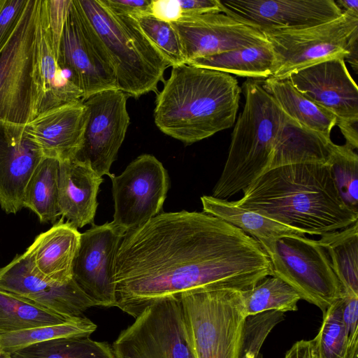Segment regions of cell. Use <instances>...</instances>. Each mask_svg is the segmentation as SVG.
<instances>
[{
  "label": "cell",
  "instance_id": "cell-9",
  "mask_svg": "<svg viewBox=\"0 0 358 358\" xmlns=\"http://www.w3.org/2000/svg\"><path fill=\"white\" fill-rule=\"evenodd\" d=\"M112 348L115 358H194L179 296L147 306Z\"/></svg>",
  "mask_w": 358,
  "mask_h": 358
},
{
  "label": "cell",
  "instance_id": "cell-36",
  "mask_svg": "<svg viewBox=\"0 0 358 358\" xmlns=\"http://www.w3.org/2000/svg\"><path fill=\"white\" fill-rule=\"evenodd\" d=\"M314 339L320 358H348V341L340 299L323 313L322 325Z\"/></svg>",
  "mask_w": 358,
  "mask_h": 358
},
{
  "label": "cell",
  "instance_id": "cell-29",
  "mask_svg": "<svg viewBox=\"0 0 358 358\" xmlns=\"http://www.w3.org/2000/svg\"><path fill=\"white\" fill-rule=\"evenodd\" d=\"M72 319L45 309L24 298L0 290V334L62 324Z\"/></svg>",
  "mask_w": 358,
  "mask_h": 358
},
{
  "label": "cell",
  "instance_id": "cell-43",
  "mask_svg": "<svg viewBox=\"0 0 358 358\" xmlns=\"http://www.w3.org/2000/svg\"><path fill=\"white\" fill-rule=\"evenodd\" d=\"M178 3L182 16L222 13L220 0H178Z\"/></svg>",
  "mask_w": 358,
  "mask_h": 358
},
{
  "label": "cell",
  "instance_id": "cell-33",
  "mask_svg": "<svg viewBox=\"0 0 358 358\" xmlns=\"http://www.w3.org/2000/svg\"><path fill=\"white\" fill-rule=\"evenodd\" d=\"M24 299L69 318L80 317L87 309L97 306L73 278Z\"/></svg>",
  "mask_w": 358,
  "mask_h": 358
},
{
  "label": "cell",
  "instance_id": "cell-31",
  "mask_svg": "<svg viewBox=\"0 0 358 358\" xmlns=\"http://www.w3.org/2000/svg\"><path fill=\"white\" fill-rule=\"evenodd\" d=\"M96 327L90 319L80 316L62 324L1 334L0 351L11 354L29 345L49 340L75 336H90Z\"/></svg>",
  "mask_w": 358,
  "mask_h": 358
},
{
  "label": "cell",
  "instance_id": "cell-20",
  "mask_svg": "<svg viewBox=\"0 0 358 358\" xmlns=\"http://www.w3.org/2000/svg\"><path fill=\"white\" fill-rule=\"evenodd\" d=\"M103 178L75 159L59 162L58 206L60 215L76 228L93 224L97 195Z\"/></svg>",
  "mask_w": 358,
  "mask_h": 358
},
{
  "label": "cell",
  "instance_id": "cell-11",
  "mask_svg": "<svg viewBox=\"0 0 358 358\" xmlns=\"http://www.w3.org/2000/svg\"><path fill=\"white\" fill-rule=\"evenodd\" d=\"M57 62L82 92L83 100L101 91L118 89L114 64L77 0L71 1Z\"/></svg>",
  "mask_w": 358,
  "mask_h": 358
},
{
  "label": "cell",
  "instance_id": "cell-12",
  "mask_svg": "<svg viewBox=\"0 0 358 358\" xmlns=\"http://www.w3.org/2000/svg\"><path fill=\"white\" fill-rule=\"evenodd\" d=\"M109 177L115 210L112 222L126 233L162 212L170 182L167 171L155 156L143 154L121 174Z\"/></svg>",
  "mask_w": 358,
  "mask_h": 358
},
{
  "label": "cell",
  "instance_id": "cell-10",
  "mask_svg": "<svg viewBox=\"0 0 358 358\" xmlns=\"http://www.w3.org/2000/svg\"><path fill=\"white\" fill-rule=\"evenodd\" d=\"M357 29L358 16L343 12L334 20L310 27L262 31L275 55L271 78L285 79L327 59H345L348 39Z\"/></svg>",
  "mask_w": 358,
  "mask_h": 358
},
{
  "label": "cell",
  "instance_id": "cell-15",
  "mask_svg": "<svg viewBox=\"0 0 358 358\" xmlns=\"http://www.w3.org/2000/svg\"><path fill=\"white\" fill-rule=\"evenodd\" d=\"M222 13L259 31L310 27L339 17L334 0H220Z\"/></svg>",
  "mask_w": 358,
  "mask_h": 358
},
{
  "label": "cell",
  "instance_id": "cell-38",
  "mask_svg": "<svg viewBox=\"0 0 358 358\" xmlns=\"http://www.w3.org/2000/svg\"><path fill=\"white\" fill-rule=\"evenodd\" d=\"M52 47L57 60L60 41L71 0H45Z\"/></svg>",
  "mask_w": 358,
  "mask_h": 358
},
{
  "label": "cell",
  "instance_id": "cell-25",
  "mask_svg": "<svg viewBox=\"0 0 358 358\" xmlns=\"http://www.w3.org/2000/svg\"><path fill=\"white\" fill-rule=\"evenodd\" d=\"M274 64L275 55L268 42L197 58L187 64L247 78L265 80L271 77Z\"/></svg>",
  "mask_w": 358,
  "mask_h": 358
},
{
  "label": "cell",
  "instance_id": "cell-7",
  "mask_svg": "<svg viewBox=\"0 0 358 358\" xmlns=\"http://www.w3.org/2000/svg\"><path fill=\"white\" fill-rule=\"evenodd\" d=\"M178 296L194 358H238L247 317L241 291L196 288Z\"/></svg>",
  "mask_w": 358,
  "mask_h": 358
},
{
  "label": "cell",
  "instance_id": "cell-41",
  "mask_svg": "<svg viewBox=\"0 0 358 358\" xmlns=\"http://www.w3.org/2000/svg\"><path fill=\"white\" fill-rule=\"evenodd\" d=\"M103 3L113 13L139 17L150 15L151 0H102Z\"/></svg>",
  "mask_w": 358,
  "mask_h": 358
},
{
  "label": "cell",
  "instance_id": "cell-28",
  "mask_svg": "<svg viewBox=\"0 0 358 358\" xmlns=\"http://www.w3.org/2000/svg\"><path fill=\"white\" fill-rule=\"evenodd\" d=\"M13 358H115L106 342L75 336L35 343L10 354Z\"/></svg>",
  "mask_w": 358,
  "mask_h": 358
},
{
  "label": "cell",
  "instance_id": "cell-3",
  "mask_svg": "<svg viewBox=\"0 0 358 358\" xmlns=\"http://www.w3.org/2000/svg\"><path fill=\"white\" fill-rule=\"evenodd\" d=\"M241 92L230 74L187 64L172 66L156 97L155 123L191 145L234 125Z\"/></svg>",
  "mask_w": 358,
  "mask_h": 358
},
{
  "label": "cell",
  "instance_id": "cell-16",
  "mask_svg": "<svg viewBox=\"0 0 358 358\" xmlns=\"http://www.w3.org/2000/svg\"><path fill=\"white\" fill-rule=\"evenodd\" d=\"M171 24L180 38L186 64L197 58L268 43L261 31L224 13L185 15Z\"/></svg>",
  "mask_w": 358,
  "mask_h": 358
},
{
  "label": "cell",
  "instance_id": "cell-46",
  "mask_svg": "<svg viewBox=\"0 0 358 358\" xmlns=\"http://www.w3.org/2000/svg\"><path fill=\"white\" fill-rule=\"evenodd\" d=\"M335 2L343 12L358 16V0H338Z\"/></svg>",
  "mask_w": 358,
  "mask_h": 358
},
{
  "label": "cell",
  "instance_id": "cell-21",
  "mask_svg": "<svg viewBox=\"0 0 358 358\" xmlns=\"http://www.w3.org/2000/svg\"><path fill=\"white\" fill-rule=\"evenodd\" d=\"M38 97L36 116L69 102L82 101V92L57 62L49 29L45 1L41 0L38 26Z\"/></svg>",
  "mask_w": 358,
  "mask_h": 358
},
{
  "label": "cell",
  "instance_id": "cell-34",
  "mask_svg": "<svg viewBox=\"0 0 358 358\" xmlns=\"http://www.w3.org/2000/svg\"><path fill=\"white\" fill-rule=\"evenodd\" d=\"M345 205L358 213V155L349 145H335L327 163Z\"/></svg>",
  "mask_w": 358,
  "mask_h": 358
},
{
  "label": "cell",
  "instance_id": "cell-23",
  "mask_svg": "<svg viewBox=\"0 0 358 358\" xmlns=\"http://www.w3.org/2000/svg\"><path fill=\"white\" fill-rule=\"evenodd\" d=\"M264 89L282 111L301 127L331 138L336 117L298 91L289 78L263 80Z\"/></svg>",
  "mask_w": 358,
  "mask_h": 358
},
{
  "label": "cell",
  "instance_id": "cell-39",
  "mask_svg": "<svg viewBox=\"0 0 358 358\" xmlns=\"http://www.w3.org/2000/svg\"><path fill=\"white\" fill-rule=\"evenodd\" d=\"M340 301L342 321L348 337V350L357 348L358 296L343 293Z\"/></svg>",
  "mask_w": 358,
  "mask_h": 358
},
{
  "label": "cell",
  "instance_id": "cell-24",
  "mask_svg": "<svg viewBox=\"0 0 358 358\" xmlns=\"http://www.w3.org/2000/svg\"><path fill=\"white\" fill-rule=\"evenodd\" d=\"M203 212L224 220L258 241L283 236H306L303 231L280 223L255 211L243 208L227 199L212 196L201 197Z\"/></svg>",
  "mask_w": 358,
  "mask_h": 358
},
{
  "label": "cell",
  "instance_id": "cell-44",
  "mask_svg": "<svg viewBox=\"0 0 358 358\" xmlns=\"http://www.w3.org/2000/svg\"><path fill=\"white\" fill-rule=\"evenodd\" d=\"M284 358H320L315 339L296 342L286 352Z\"/></svg>",
  "mask_w": 358,
  "mask_h": 358
},
{
  "label": "cell",
  "instance_id": "cell-13",
  "mask_svg": "<svg viewBox=\"0 0 358 358\" xmlns=\"http://www.w3.org/2000/svg\"><path fill=\"white\" fill-rule=\"evenodd\" d=\"M128 96L118 89L101 91L83 100L88 118L82 146L75 159L88 165L101 177L110 176L124 140L130 117Z\"/></svg>",
  "mask_w": 358,
  "mask_h": 358
},
{
  "label": "cell",
  "instance_id": "cell-1",
  "mask_svg": "<svg viewBox=\"0 0 358 358\" xmlns=\"http://www.w3.org/2000/svg\"><path fill=\"white\" fill-rule=\"evenodd\" d=\"M273 275L255 238L204 212H164L124 236L115 306L136 318L154 301L196 288L245 291Z\"/></svg>",
  "mask_w": 358,
  "mask_h": 358
},
{
  "label": "cell",
  "instance_id": "cell-32",
  "mask_svg": "<svg viewBox=\"0 0 358 358\" xmlns=\"http://www.w3.org/2000/svg\"><path fill=\"white\" fill-rule=\"evenodd\" d=\"M56 285L61 284L52 282L36 268L27 250L0 268V290L22 298Z\"/></svg>",
  "mask_w": 358,
  "mask_h": 358
},
{
  "label": "cell",
  "instance_id": "cell-18",
  "mask_svg": "<svg viewBox=\"0 0 358 358\" xmlns=\"http://www.w3.org/2000/svg\"><path fill=\"white\" fill-rule=\"evenodd\" d=\"M87 118L82 101L69 102L38 114L23 131L44 158L71 160L82 146Z\"/></svg>",
  "mask_w": 358,
  "mask_h": 358
},
{
  "label": "cell",
  "instance_id": "cell-26",
  "mask_svg": "<svg viewBox=\"0 0 358 358\" xmlns=\"http://www.w3.org/2000/svg\"><path fill=\"white\" fill-rule=\"evenodd\" d=\"M317 240L329 257L344 294L358 296V222Z\"/></svg>",
  "mask_w": 358,
  "mask_h": 358
},
{
  "label": "cell",
  "instance_id": "cell-30",
  "mask_svg": "<svg viewBox=\"0 0 358 358\" xmlns=\"http://www.w3.org/2000/svg\"><path fill=\"white\" fill-rule=\"evenodd\" d=\"M246 316L276 310L296 311L301 299L299 294L287 283L275 276H266L252 288L241 291Z\"/></svg>",
  "mask_w": 358,
  "mask_h": 358
},
{
  "label": "cell",
  "instance_id": "cell-22",
  "mask_svg": "<svg viewBox=\"0 0 358 358\" xmlns=\"http://www.w3.org/2000/svg\"><path fill=\"white\" fill-rule=\"evenodd\" d=\"M61 217L50 229L36 236L27 249L36 268L48 279L64 284L73 278V265L80 234Z\"/></svg>",
  "mask_w": 358,
  "mask_h": 358
},
{
  "label": "cell",
  "instance_id": "cell-4",
  "mask_svg": "<svg viewBox=\"0 0 358 358\" xmlns=\"http://www.w3.org/2000/svg\"><path fill=\"white\" fill-rule=\"evenodd\" d=\"M241 90L245 105L233 131L227 161L212 196L226 199L260 176L282 166L287 140L297 123L288 117L263 86L247 78Z\"/></svg>",
  "mask_w": 358,
  "mask_h": 358
},
{
  "label": "cell",
  "instance_id": "cell-17",
  "mask_svg": "<svg viewBox=\"0 0 358 358\" xmlns=\"http://www.w3.org/2000/svg\"><path fill=\"white\" fill-rule=\"evenodd\" d=\"M289 79L298 91L332 113L340 129L358 124V87L343 58L304 68Z\"/></svg>",
  "mask_w": 358,
  "mask_h": 358
},
{
  "label": "cell",
  "instance_id": "cell-40",
  "mask_svg": "<svg viewBox=\"0 0 358 358\" xmlns=\"http://www.w3.org/2000/svg\"><path fill=\"white\" fill-rule=\"evenodd\" d=\"M27 0H6L0 12V54L12 36Z\"/></svg>",
  "mask_w": 358,
  "mask_h": 358
},
{
  "label": "cell",
  "instance_id": "cell-47",
  "mask_svg": "<svg viewBox=\"0 0 358 358\" xmlns=\"http://www.w3.org/2000/svg\"><path fill=\"white\" fill-rule=\"evenodd\" d=\"M0 358H13L10 354L0 351Z\"/></svg>",
  "mask_w": 358,
  "mask_h": 358
},
{
  "label": "cell",
  "instance_id": "cell-37",
  "mask_svg": "<svg viewBox=\"0 0 358 358\" xmlns=\"http://www.w3.org/2000/svg\"><path fill=\"white\" fill-rule=\"evenodd\" d=\"M285 313L270 310L245 318L238 358H262L260 350L271 330L285 320Z\"/></svg>",
  "mask_w": 358,
  "mask_h": 358
},
{
  "label": "cell",
  "instance_id": "cell-2",
  "mask_svg": "<svg viewBox=\"0 0 358 358\" xmlns=\"http://www.w3.org/2000/svg\"><path fill=\"white\" fill-rule=\"evenodd\" d=\"M234 201L306 234L321 236L358 221L343 201L327 164H296L274 168L243 190Z\"/></svg>",
  "mask_w": 358,
  "mask_h": 358
},
{
  "label": "cell",
  "instance_id": "cell-45",
  "mask_svg": "<svg viewBox=\"0 0 358 358\" xmlns=\"http://www.w3.org/2000/svg\"><path fill=\"white\" fill-rule=\"evenodd\" d=\"M347 51L348 52L345 59L351 65L356 73L358 71V29L355 30L350 36Z\"/></svg>",
  "mask_w": 358,
  "mask_h": 358
},
{
  "label": "cell",
  "instance_id": "cell-19",
  "mask_svg": "<svg viewBox=\"0 0 358 358\" xmlns=\"http://www.w3.org/2000/svg\"><path fill=\"white\" fill-rule=\"evenodd\" d=\"M23 130L0 124V206L8 214L23 207L26 185L44 159Z\"/></svg>",
  "mask_w": 358,
  "mask_h": 358
},
{
  "label": "cell",
  "instance_id": "cell-6",
  "mask_svg": "<svg viewBox=\"0 0 358 358\" xmlns=\"http://www.w3.org/2000/svg\"><path fill=\"white\" fill-rule=\"evenodd\" d=\"M41 0H27L0 54V124L24 129L36 116Z\"/></svg>",
  "mask_w": 358,
  "mask_h": 358
},
{
  "label": "cell",
  "instance_id": "cell-35",
  "mask_svg": "<svg viewBox=\"0 0 358 358\" xmlns=\"http://www.w3.org/2000/svg\"><path fill=\"white\" fill-rule=\"evenodd\" d=\"M134 18L141 31L166 59L170 66L187 63L180 38L171 22L162 21L150 15Z\"/></svg>",
  "mask_w": 358,
  "mask_h": 358
},
{
  "label": "cell",
  "instance_id": "cell-48",
  "mask_svg": "<svg viewBox=\"0 0 358 358\" xmlns=\"http://www.w3.org/2000/svg\"><path fill=\"white\" fill-rule=\"evenodd\" d=\"M6 0H0V12L3 7Z\"/></svg>",
  "mask_w": 358,
  "mask_h": 358
},
{
  "label": "cell",
  "instance_id": "cell-8",
  "mask_svg": "<svg viewBox=\"0 0 358 358\" xmlns=\"http://www.w3.org/2000/svg\"><path fill=\"white\" fill-rule=\"evenodd\" d=\"M258 242L270 260L273 275L323 313L343 295L327 252L317 240L283 236Z\"/></svg>",
  "mask_w": 358,
  "mask_h": 358
},
{
  "label": "cell",
  "instance_id": "cell-42",
  "mask_svg": "<svg viewBox=\"0 0 358 358\" xmlns=\"http://www.w3.org/2000/svg\"><path fill=\"white\" fill-rule=\"evenodd\" d=\"M150 15L167 22H173L182 16L178 0H151Z\"/></svg>",
  "mask_w": 358,
  "mask_h": 358
},
{
  "label": "cell",
  "instance_id": "cell-27",
  "mask_svg": "<svg viewBox=\"0 0 358 358\" xmlns=\"http://www.w3.org/2000/svg\"><path fill=\"white\" fill-rule=\"evenodd\" d=\"M59 162L44 158L31 176L24 189L23 207L33 211L41 222L55 221L58 206Z\"/></svg>",
  "mask_w": 358,
  "mask_h": 358
},
{
  "label": "cell",
  "instance_id": "cell-14",
  "mask_svg": "<svg viewBox=\"0 0 358 358\" xmlns=\"http://www.w3.org/2000/svg\"><path fill=\"white\" fill-rule=\"evenodd\" d=\"M125 234L112 222L93 224L80 234L73 278L97 306H115V259Z\"/></svg>",
  "mask_w": 358,
  "mask_h": 358
},
{
  "label": "cell",
  "instance_id": "cell-5",
  "mask_svg": "<svg viewBox=\"0 0 358 358\" xmlns=\"http://www.w3.org/2000/svg\"><path fill=\"white\" fill-rule=\"evenodd\" d=\"M115 69L118 90L138 99L157 92L169 62L140 29L134 17L118 15L102 0H77Z\"/></svg>",
  "mask_w": 358,
  "mask_h": 358
}]
</instances>
